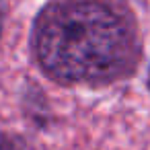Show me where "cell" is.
Returning <instances> with one entry per match:
<instances>
[{
  "mask_svg": "<svg viewBox=\"0 0 150 150\" xmlns=\"http://www.w3.org/2000/svg\"><path fill=\"white\" fill-rule=\"evenodd\" d=\"M37 70L64 88H105L136 76L144 41L129 0H47L29 29Z\"/></svg>",
  "mask_w": 150,
  "mask_h": 150,
  "instance_id": "1",
  "label": "cell"
},
{
  "mask_svg": "<svg viewBox=\"0 0 150 150\" xmlns=\"http://www.w3.org/2000/svg\"><path fill=\"white\" fill-rule=\"evenodd\" d=\"M19 101H21V111H23L27 123L33 129L45 132L56 123V113L50 105V99L37 82L27 80L25 86L21 88V99Z\"/></svg>",
  "mask_w": 150,
  "mask_h": 150,
  "instance_id": "2",
  "label": "cell"
},
{
  "mask_svg": "<svg viewBox=\"0 0 150 150\" xmlns=\"http://www.w3.org/2000/svg\"><path fill=\"white\" fill-rule=\"evenodd\" d=\"M0 150H37L35 142L21 132H0Z\"/></svg>",
  "mask_w": 150,
  "mask_h": 150,
  "instance_id": "3",
  "label": "cell"
},
{
  "mask_svg": "<svg viewBox=\"0 0 150 150\" xmlns=\"http://www.w3.org/2000/svg\"><path fill=\"white\" fill-rule=\"evenodd\" d=\"M8 0H0V37L4 35V27H6V21H8Z\"/></svg>",
  "mask_w": 150,
  "mask_h": 150,
  "instance_id": "4",
  "label": "cell"
},
{
  "mask_svg": "<svg viewBox=\"0 0 150 150\" xmlns=\"http://www.w3.org/2000/svg\"><path fill=\"white\" fill-rule=\"evenodd\" d=\"M146 88L150 93V64H148V74H146Z\"/></svg>",
  "mask_w": 150,
  "mask_h": 150,
  "instance_id": "5",
  "label": "cell"
}]
</instances>
